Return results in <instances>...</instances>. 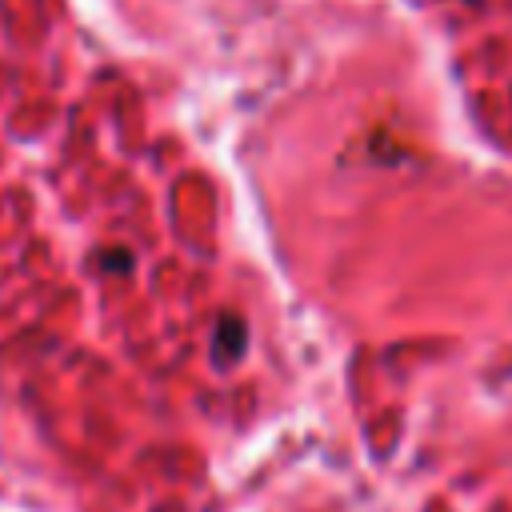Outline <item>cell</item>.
I'll return each mask as SVG.
<instances>
[{"instance_id": "cell-1", "label": "cell", "mask_w": 512, "mask_h": 512, "mask_svg": "<svg viewBox=\"0 0 512 512\" xmlns=\"http://www.w3.org/2000/svg\"><path fill=\"white\" fill-rule=\"evenodd\" d=\"M244 348H248V324H244V316L224 312V316H220V324H216V340H212L216 364H220V368L236 364V360L244 356Z\"/></svg>"}]
</instances>
